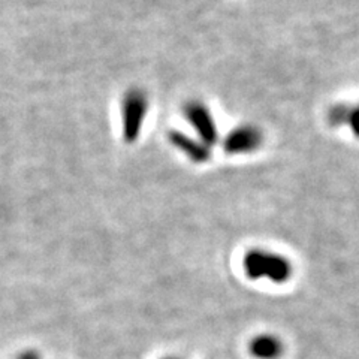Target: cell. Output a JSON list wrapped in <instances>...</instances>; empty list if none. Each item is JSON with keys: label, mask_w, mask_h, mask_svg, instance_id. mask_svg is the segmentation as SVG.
Here are the masks:
<instances>
[{"label": "cell", "mask_w": 359, "mask_h": 359, "mask_svg": "<svg viewBox=\"0 0 359 359\" xmlns=\"http://www.w3.org/2000/svg\"><path fill=\"white\" fill-rule=\"evenodd\" d=\"M243 269L250 280H269L276 285L289 282L294 274V265L286 256L266 250L250 249L243 257Z\"/></svg>", "instance_id": "obj_1"}, {"label": "cell", "mask_w": 359, "mask_h": 359, "mask_svg": "<svg viewBox=\"0 0 359 359\" xmlns=\"http://www.w3.org/2000/svg\"><path fill=\"white\" fill-rule=\"evenodd\" d=\"M183 114L189 121V125L195 129V132L198 133V138L202 142H205L210 147L217 144V123L215 117H212V112L210 111L208 105L201 102V100H189L183 107Z\"/></svg>", "instance_id": "obj_3"}, {"label": "cell", "mask_w": 359, "mask_h": 359, "mask_svg": "<svg viewBox=\"0 0 359 359\" xmlns=\"http://www.w3.org/2000/svg\"><path fill=\"white\" fill-rule=\"evenodd\" d=\"M249 352L256 359H280L285 346L274 334H259L249 343Z\"/></svg>", "instance_id": "obj_6"}, {"label": "cell", "mask_w": 359, "mask_h": 359, "mask_svg": "<svg viewBox=\"0 0 359 359\" xmlns=\"http://www.w3.org/2000/svg\"><path fill=\"white\" fill-rule=\"evenodd\" d=\"M150 99L140 87H132L121 99V130L128 144L138 141L145 117L149 114Z\"/></svg>", "instance_id": "obj_2"}, {"label": "cell", "mask_w": 359, "mask_h": 359, "mask_svg": "<svg viewBox=\"0 0 359 359\" xmlns=\"http://www.w3.org/2000/svg\"><path fill=\"white\" fill-rule=\"evenodd\" d=\"M162 359H184V358H182V356H175V355H170V356H165V358H162Z\"/></svg>", "instance_id": "obj_7"}, {"label": "cell", "mask_w": 359, "mask_h": 359, "mask_svg": "<svg viewBox=\"0 0 359 359\" xmlns=\"http://www.w3.org/2000/svg\"><path fill=\"white\" fill-rule=\"evenodd\" d=\"M264 132L255 125H240L228 132L223 140V151L229 156L249 154L259 150L264 144Z\"/></svg>", "instance_id": "obj_4"}, {"label": "cell", "mask_w": 359, "mask_h": 359, "mask_svg": "<svg viewBox=\"0 0 359 359\" xmlns=\"http://www.w3.org/2000/svg\"><path fill=\"white\" fill-rule=\"evenodd\" d=\"M168 140H170L172 147L182 151L194 163H205L211 159V147L199 138H192L184 132L172 129L168 132Z\"/></svg>", "instance_id": "obj_5"}]
</instances>
